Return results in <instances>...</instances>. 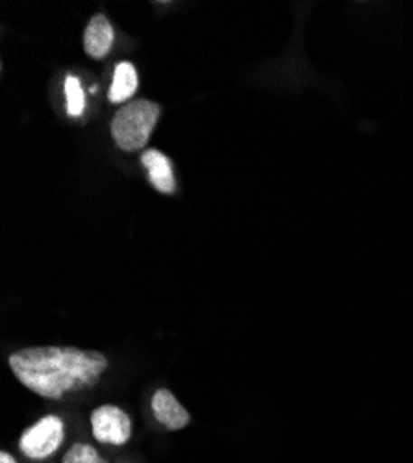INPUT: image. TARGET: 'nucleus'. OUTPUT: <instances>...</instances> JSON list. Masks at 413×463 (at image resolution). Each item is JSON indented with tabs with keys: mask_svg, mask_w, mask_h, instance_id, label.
I'll return each mask as SVG.
<instances>
[{
	"mask_svg": "<svg viewBox=\"0 0 413 463\" xmlns=\"http://www.w3.org/2000/svg\"><path fill=\"white\" fill-rule=\"evenodd\" d=\"M63 463H108L97 449L86 443H74L63 456Z\"/></svg>",
	"mask_w": 413,
	"mask_h": 463,
	"instance_id": "9d476101",
	"label": "nucleus"
},
{
	"mask_svg": "<svg viewBox=\"0 0 413 463\" xmlns=\"http://www.w3.org/2000/svg\"><path fill=\"white\" fill-rule=\"evenodd\" d=\"M91 429L100 443L125 445L132 436V420L121 408L104 404L91 413Z\"/></svg>",
	"mask_w": 413,
	"mask_h": 463,
	"instance_id": "20e7f679",
	"label": "nucleus"
},
{
	"mask_svg": "<svg viewBox=\"0 0 413 463\" xmlns=\"http://www.w3.org/2000/svg\"><path fill=\"white\" fill-rule=\"evenodd\" d=\"M8 364L26 390L52 401L93 388L109 365L104 354L77 346H30Z\"/></svg>",
	"mask_w": 413,
	"mask_h": 463,
	"instance_id": "f257e3e1",
	"label": "nucleus"
},
{
	"mask_svg": "<svg viewBox=\"0 0 413 463\" xmlns=\"http://www.w3.org/2000/svg\"><path fill=\"white\" fill-rule=\"evenodd\" d=\"M153 411L156 420H160L167 430H182L192 420L190 411L178 402V399L169 390H158L155 393Z\"/></svg>",
	"mask_w": 413,
	"mask_h": 463,
	"instance_id": "39448f33",
	"label": "nucleus"
},
{
	"mask_svg": "<svg viewBox=\"0 0 413 463\" xmlns=\"http://www.w3.org/2000/svg\"><path fill=\"white\" fill-rule=\"evenodd\" d=\"M0 463H17V461H15V458L12 454L3 450V452H0Z\"/></svg>",
	"mask_w": 413,
	"mask_h": 463,
	"instance_id": "9b49d317",
	"label": "nucleus"
},
{
	"mask_svg": "<svg viewBox=\"0 0 413 463\" xmlns=\"http://www.w3.org/2000/svg\"><path fill=\"white\" fill-rule=\"evenodd\" d=\"M162 108L150 100H134L121 108L114 121H111V136H114L117 146L125 152L139 150L146 145L150 134H153Z\"/></svg>",
	"mask_w": 413,
	"mask_h": 463,
	"instance_id": "f03ea898",
	"label": "nucleus"
},
{
	"mask_svg": "<svg viewBox=\"0 0 413 463\" xmlns=\"http://www.w3.org/2000/svg\"><path fill=\"white\" fill-rule=\"evenodd\" d=\"M114 40H116L114 26H111L108 17L102 15V14L93 15L86 32H84V49H86V52L91 58L100 60L109 52L111 45H114Z\"/></svg>",
	"mask_w": 413,
	"mask_h": 463,
	"instance_id": "423d86ee",
	"label": "nucleus"
},
{
	"mask_svg": "<svg viewBox=\"0 0 413 463\" xmlns=\"http://www.w3.org/2000/svg\"><path fill=\"white\" fill-rule=\"evenodd\" d=\"M65 438L63 420L56 415H47L37 420L33 427L26 429L19 439V447L24 456L32 459H43L54 454Z\"/></svg>",
	"mask_w": 413,
	"mask_h": 463,
	"instance_id": "7ed1b4c3",
	"label": "nucleus"
},
{
	"mask_svg": "<svg viewBox=\"0 0 413 463\" xmlns=\"http://www.w3.org/2000/svg\"><path fill=\"white\" fill-rule=\"evenodd\" d=\"M65 95H67V111L72 118H79L84 111V91L79 82V79L74 76H67L65 80Z\"/></svg>",
	"mask_w": 413,
	"mask_h": 463,
	"instance_id": "1a4fd4ad",
	"label": "nucleus"
},
{
	"mask_svg": "<svg viewBox=\"0 0 413 463\" xmlns=\"http://www.w3.org/2000/svg\"><path fill=\"white\" fill-rule=\"evenodd\" d=\"M141 162L148 169V178H150V184L155 185V189L164 193V195H171V193H174L173 165L164 152L156 148H148L141 156Z\"/></svg>",
	"mask_w": 413,
	"mask_h": 463,
	"instance_id": "0eeeda50",
	"label": "nucleus"
},
{
	"mask_svg": "<svg viewBox=\"0 0 413 463\" xmlns=\"http://www.w3.org/2000/svg\"><path fill=\"white\" fill-rule=\"evenodd\" d=\"M137 90V72L132 63L123 61L117 65L114 82L109 88V100L111 102H125L128 100Z\"/></svg>",
	"mask_w": 413,
	"mask_h": 463,
	"instance_id": "6e6552de",
	"label": "nucleus"
}]
</instances>
